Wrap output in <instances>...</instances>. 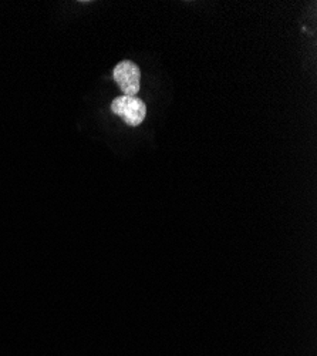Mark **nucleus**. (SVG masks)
I'll list each match as a JSON object with an SVG mask.
<instances>
[{"label":"nucleus","mask_w":317,"mask_h":356,"mask_svg":"<svg viewBox=\"0 0 317 356\" xmlns=\"http://www.w3.org/2000/svg\"><path fill=\"white\" fill-rule=\"evenodd\" d=\"M111 110L115 115L123 118V122L131 127L139 126L147 115V106L138 97L121 96L112 100Z\"/></svg>","instance_id":"f257e3e1"},{"label":"nucleus","mask_w":317,"mask_h":356,"mask_svg":"<svg viewBox=\"0 0 317 356\" xmlns=\"http://www.w3.org/2000/svg\"><path fill=\"white\" fill-rule=\"evenodd\" d=\"M112 76L115 83H117L119 87L121 88L124 96L135 97L138 95L139 83H141V72L134 62L131 60L120 62L114 67Z\"/></svg>","instance_id":"f03ea898"}]
</instances>
